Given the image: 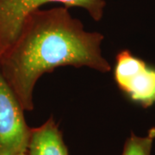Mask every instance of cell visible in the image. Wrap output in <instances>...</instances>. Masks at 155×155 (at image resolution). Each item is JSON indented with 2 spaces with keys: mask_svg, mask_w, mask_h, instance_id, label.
I'll return each mask as SVG.
<instances>
[{
  "mask_svg": "<svg viewBox=\"0 0 155 155\" xmlns=\"http://www.w3.org/2000/svg\"><path fill=\"white\" fill-rule=\"evenodd\" d=\"M155 140V127L150 128L145 136L131 134L127 139L122 155H151Z\"/></svg>",
  "mask_w": 155,
  "mask_h": 155,
  "instance_id": "6",
  "label": "cell"
},
{
  "mask_svg": "<svg viewBox=\"0 0 155 155\" xmlns=\"http://www.w3.org/2000/svg\"><path fill=\"white\" fill-rule=\"evenodd\" d=\"M114 79L132 103L143 108L155 105V67L129 50H122L116 54Z\"/></svg>",
  "mask_w": 155,
  "mask_h": 155,
  "instance_id": "3",
  "label": "cell"
},
{
  "mask_svg": "<svg viewBox=\"0 0 155 155\" xmlns=\"http://www.w3.org/2000/svg\"><path fill=\"white\" fill-rule=\"evenodd\" d=\"M51 3L83 8L95 21L102 19L106 5L104 0H0V55L14 42L28 15Z\"/></svg>",
  "mask_w": 155,
  "mask_h": 155,
  "instance_id": "2",
  "label": "cell"
},
{
  "mask_svg": "<svg viewBox=\"0 0 155 155\" xmlns=\"http://www.w3.org/2000/svg\"><path fill=\"white\" fill-rule=\"evenodd\" d=\"M24 111L0 68V155L27 153L31 127Z\"/></svg>",
  "mask_w": 155,
  "mask_h": 155,
  "instance_id": "4",
  "label": "cell"
},
{
  "mask_svg": "<svg viewBox=\"0 0 155 155\" xmlns=\"http://www.w3.org/2000/svg\"><path fill=\"white\" fill-rule=\"evenodd\" d=\"M28 155H69L62 133L51 116L41 126L31 128Z\"/></svg>",
  "mask_w": 155,
  "mask_h": 155,
  "instance_id": "5",
  "label": "cell"
},
{
  "mask_svg": "<svg viewBox=\"0 0 155 155\" xmlns=\"http://www.w3.org/2000/svg\"><path fill=\"white\" fill-rule=\"evenodd\" d=\"M104 35L88 32L67 7L37 10L29 14L17 37L0 55V68L24 110L34 109L35 85L45 73L61 67H88L109 72L102 55Z\"/></svg>",
  "mask_w": 155,
  "mask_h": 155,
  "instance_id": "1",
  "label": "cell"
},
{
  "mask_svg": "<svg viewBox=\"0 0 155 155\" xmlns=\"http://www.w3.org/2000/svg\"><path fill=\"white\" fill-rule=\"evenodd\" d=\"M16 155H28L27 153H18V154H16Z\"/></svg>",
  "mask_w": 155,
  "mask_h": 155,
  "instance_id": "7",
  "label": "cell"
}]
</instances>
